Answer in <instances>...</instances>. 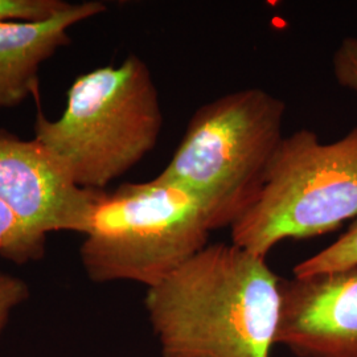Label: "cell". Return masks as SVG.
Masks as SVG:
<instances>
[{
    "instance_id": "obj_1",
    "label": "cell",
    "mask_w": 357,
    "mask_h": 357,
    "mask_svg": "<svg viewBox=\"0 0 357 357\" xmlns=\"http://www.w3.org/2000/svg\"><path fill=\"white\" fill-rule=\"evenodd\" d=\"M281 281L266 258L234 243L206 245L144 299L163 357H270Z\"/></svg>"
},
{
    "instance_id": "obj_2",
    "label": "cell",
    "mask_w": 357,
    "mask_h": 357,
    "mask_svg": "<svg viewBox=\"0 0 357 357\" xmlns=\"http://www.w3.org/2000/svg\"><path fill=\"white\" fill-rule=\"evenodd\" d=\"M162 128L151 70L130 54L118 66L77 77L59 119L38 113L33 139L77 187L102 191L153 151Z\"/></svg>"
},
{
    "instance_id": "obj_3",
    "label": "cell",
    "mask_w": 357,
    "mask_h": 357,
    "mask_svg": "<svg viewBox=\"0 0 357 357\" xmlns=\"http://www.w3.org/2000/svg\"><path fill=\"white\" fill-rule=\"evenodd\" d=\"M284 102L259 88L200 106L158 181L191 193L211 230L231 227L262 191L281 147Z\"/></svg>"
},
{
    "instance_id": "obj_4",
    "label": "cell",
    "mask_w": 357,
    "mask_h": 357,
    "mask_svg": "<svg viewBox=\"0 0 357 357\" xmlns=\"http://www.w3.org/2000/svg\"><path fill=\"white\" fill-rule=\"evenodd\" d=\"M199 202L153 178L103 192L81 246V261L97 283L131 281L153 287L208 245Z\"/></svg>"
},
{
    "instance_id": "obj_5",
    "label": "cell",
    "mask_w": 357,
    "mask_h": 357,
    "mask_svg": "<svg viewBox=\"0 0 357 357\" xmlns=\"http://www.w3.org/2000/svg\"><path fill=\"white\" fill-rule=\"evenodd\" d=\"M357 217V128L324 143L311 130L284 137L255 203L230 227L231 243L266 258Z\"/></svg>"
},
{
    "instance_id": "obj_6",
    "label": "cell",
    "mask_w": 357,
    "mask_h": 357,
    "mask_svg": "<svg viewBox=\"0 0 357 357\" xmlns=\"http://www.w3.org/2000/svg\"><path fill=\"white\" fill-rule=\"evenodd\" d=\"M103 191L79 188L38 143L0 130V200L22 221V264L44 255L47 234H86Z\"/></svg>"
},
{
    "instance_id": "obj_7",
    "label": "cell",
    "mask_w": 357,
    "mask_h": 357,
    "mask_svg": "<svg viewBox=\"0 0 357 357\" xmlns=\"http://www.w3.org/2000/svg\"><path fill=\"white\" fill-rule=\"evenodd\" d=\"M277 344L298 357H357V268L282 280Z\"/></svg>"
},
{
    "instance_id": "obj_8",
    "label": "cell",
    "mask_w": 357,
    "mask_h": 357,
    "mask_svg": "<svg viewBox=\"0 0 357 357\" xmlns=\"http://www.w3.org/2000/svg\"><path fill=\"white\" fill-rule=\"evenodd\" d=\"M105 11L101 1H85L45 22L0 23V109L38 97V69L69 43V28Z\"/></svg>"
},
{
    "instance_id": "obj_9",
    "label": "cell",
    "mask_w": 357,
    "mask_h": 357,
    "mask_svg": "<svg viewBox=\"0 0 357 357\" xmlns=\"http://www.w3.org/2000/svg\"><path fill=\"white\" fill-rule=\"evenodd\" d=\"M357 268V217L344 234L294 268V277L305 278Z\"/></svg>"
},
{
    "instance_id": "obj_10",
    "label": "cell",
    "mask_w": 357,
    "mask_h": 357,
    "mask_svg": "<svg viewBox=\"0 0 357 357\" xmlns=\"http://www.w3.org/2000/svg\"><path fill=\"white\" fill-rule=\"evenodd\" d=\"M72 7L63 0H0V23H38Z\"/></svg>"
},
{
    "instance_id": "obj_11",
    "label": "cell",
    "mask_w": 357,
    "mask_h": 357,
    "mask_svg": "<svg viewBox=\"0 0 357 357\" xmlns=\"http://www.w3.org/2000/svg\"><path fill=\"white\" fill-rule=\"evenodd\" d=\"M332 70L340 86L357 94V38L342 40L332 56Z\"/></svg>"
},
{
    "instance_id": "obj_12",
    "label": "cell",
    "mask_w": 357,
    "mask_h": 357,
    "mask_svg": "<svg viewBox=\"0 0 357 357\" xmlns=\"http://www.w3.org/2000/svg\"><path fill=\"white\" fill-rule=\"evenodd\" d=\"M29 296L26 282L13 275L0 274V333L6 327L15 307Z\"/></svg>"
}]
</instances>
